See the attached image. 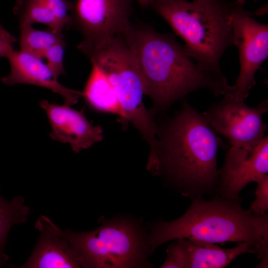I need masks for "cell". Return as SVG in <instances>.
Returning <instances> with one entry per match:
<instances>
[{
    "instance_id": "1",
    "label": "cell",
    "mask_w": 268,
    "mask_h": 268,
    "mask_svg": "<svg viewBox=\"0 0 268 268\" xmlns=\"http://www.w3.org/2000/svg\"><path fill=\"white\" fill-rule=\"evenodd\" d=\"M155 159L147 169L190 200L212 197L218 188L220 139L202 113L186 100L160 131Z\"/></svg>"
},
{
    "instance_id": "2",
    "label": "cell",
    "mask_w": 268,
    "mask_h": 268,
    "mask_svg": "<svg viewBox=\"0 0 268 268\" xmlns=\"http://www.w3.org/2000/svg\"><path fill=\"white\" fill-rule=\"evenodd\" d=\"M191 201L189 208L178 218L171 221L161 218L147 225L150 255L162 244L180 238L212 244L243 243L262 260L258 267L268 268V213L259 215L244 209L242 199L214 195L210 200L201 197Z\"/></svg>"
},
{
    "instance_id": "3",
    "label": "cell",
    "mask_w": 268,
    "mask_h": 268,
    "mask_svg": "<svg viewBox=\"0 0 268 268\" xmlns=\"http://www.w3.org/2000/svg\"><path fill=\"white\" fill-rule=\"evenodd\" d=\"M122 37L133 52L155 108L165 110L189 93L205 88L215 97L228 88L226 78L202 70L174 35L146 25L133 26Z\"/></svg>"
},
{
    "instance_id": "4",
    "label": "cell",
    "mask_w": 268,
    "mask_h": 268,
    "mask_svg": "<svg viewBox=\"0 0 268 268\" xmlns=\"http://www.w3.org/2000/svg\"><path fill=\"white\" fill-rule=\"evenodd\" d=\"M227 0H149L151 7L185 42L188 55L203 70L223 75L220 61L234 46Z\"/></svg>"
},
{
    "instance_id": "5",
    "label": "cell",
    "mask_w": 268,
    "mask_h": 268,
    "mask_svg": "<svg viewBox=\"0 0 268 268\" xmlns=\"http://www.w3.org/2000/svg\"><path fill=\"white\" fill-rule=\"evenodd\" d=\"M100 226L85 232L60 229L50 225L75 250L81 268H150L147 228L141 220L127 215L100 218Z\"/></svg>"
},
{
    "instance_id": "6",
    "label": "cell",
    "mask_w": 268,
    "mask_h": 268,
    "mask_svg": "<svg viewBox=\"0 0 268 268\" xmlns=\"http://www.w3.org/2000/svg\"><path fill=\"white\" fill-rule=\"evenodd\" d=\"M87 58L105 73L115 91L124 114V123H131L155 150L158 129L153 113L143 102L145 86L136 58L122 37L111 38Z\"/></svg>"
},
{
    "instance_id": "7",
    "label": "cell",
    "mask_w": 268,
    "mask_h": 268,
    "mask_svg": "<svg viewBox=\"0 0 268 268\" xmlns=\"http://www.w3.org/2000/svg\"><path fill=\"white\" fill-rule=\"evenodd\" d=\"M133 0H74L70 10L71 26L82 40L78 50L87 57L106 41L122 37L132 26Z\"/></svg>"
},
{
    "instance_id": "8",
    "label": "cell",
    "mask_w": 268,
    "mask_h": 268,
    "mask_svg": "<svg viewBox=\"0 0 268 268\" xmlns=\"http://www.w3.org/2000/svg\"><path fill=\"white\" fill-rule=\"evenodd\" d=\"M244 0L231 3L230 20L239 53V74L226 93L244 100L256 85L255 74L268 56V25L258 22L244 7Z\"/></svg>"
},
{
    "instance_id": "9",
    "label": "cell",
    "mask_w": 268,
    "mask_h": 268,
    "mask_svg": "<svg viewBox=\"0 0 268 268\" xmlns=\"http://www.w3.org/2000/svg\"><path fill=\"white\" fill-rule=\"evenodd\" d=\"M224 95L202 113L213 130L224 136L231 146L249 147L265 136L268 129L262 116L268 110V100L251 108L244 100L227 93Z\"/></svg>"
},
{
    "instance_id": "10",
    "label": "cell",
    "mask_w": 268,
    "mask_h": 268,
    "mask_svg": "<svg viewBox=\"0 0 268 268\" xmlns=\"http://www.w3.org/2000/svg\"><path fill=\"white\" fill-rule=\"evenodd\" d=\"M268 173V138L264 136L249 147L231 146L223 166L218 169V188L214 195L231 200L249 183Z\"/></svg>"
},
{
    "instance_id": "11",
    "label": "cell",
    "mask_w": 268,
    "mask_h": 268,
    "mask_svg": "<svg viewBox=\"0 0 268 268\" xmlns=\"http://www.w3.org/2000/svg\"><path fill=\"white\" fill-rule=\"evenodd\" d=\"M166 249V257L162 268H223L238 256L253 253L243 243L235 247L221 248L215 244L186 238L174 240Z\"/></svg>"
},
{
    "instance_id": "12",
    "label": "cell",
    "mask_w": 268,
    "mask_h": 268,
    "mask_svg": "<svg viewBox=\"0 0 268 268\" xmlns=\"http://www.w3.org/2000/svg\"><path fill=\"white\" fill-rule=\"evenodd\" d=\"M46 113L52 128L50 136L63 143H68L79 153L103 139V129L93 126L85 117L83 110L77 111L65 104L50 103L46 100L39 103Z\"/></svg>"
},
{
    "instance_id": "13",
    "label": "cell",
    "mask_w": 268,
    "mask_h": 268,
    "mask_svg": "<svg viewBox=\"0 0 268 268\" xmlns=\"http://www.w3.org/2000/svg\"><path fill=\"white\" fill-rule=\"evenodd\" d=\"M6 59L9 62L10 72L1 77L2 82L7 85L28 84L52 90L65 99L64 104L71 106L82 97V91L68 88L61 84L46 64L31 54L12 49Z\"/></svg>"
},
{
    "instance_id": "14",
    "label": "cell",
    "mask_w": 268,
    "mask_h": 268,
    "mask_svg": "<svg viewBox=\"0 0 268 268\" xmlns=\"http://www.w3.org/2000/svg\"><path fill=\"white\" fill-rule=\"evenodd\" d=\"M50 219L41 215L35 223L40 235L28 259L21 268H80L75 250L69 242L56 233Z\"/></svg>"
},
{
    "instance_id": "15",
    "label": "cell",
    "mask_w": 268,
    "mask_h": 268,
    "mask_svg": "<svg viewBox=\"0 0 268 268\" xmlns=\"http://www.w3.org/2000/svg\"><path fill=\"white\" fill-rule=\"evenodd\" d=\"M91 64L82 97L93 110L116 115L124 123V114L115 91L105 73L95 63Z\"/></svg>"
},
{
    "instance_id": "16",
    "label": "cell",
    "mask_w": 268,
    "mask_h": 268,
    "mask_svg": "<svg viewBox=\"0 0 268 268\" xmlns=\"http://www.w3.org/2000/svg\"><path fill=\"white\" fill-rule=\"evenodd\" d=\"M30 209L24 204L22 196H17L10 201L0 194V268L7 262L8 257L4 247L8 233L12 226L25 223Z\"/></svg>"
},
{
    "instance_id": "17",
    "label": "cell",
    "mask_w": 268,
    "mask_h": 268,
    "mask_svg": "<svg viewBox=\"0 0 268 268\" xmlns=\"http://www.w3.org/2000/svg\"><path fill=\"white\" fill-rule=\"evenodd\" d=\"M20 51L31 54L40 59L44 58L46 51L53 45L64 39L62 31L51 28L38 30L32 25L19 26Z\"/></svg>"
},
{
    "instance_id": "18",
    "label": "cell",
    "mask_w": 268,
    "mask_h": 268,
    "mask_svg": "<svg viewBox=\"0 0 268 268\" xmlns=\"http://www.w3.org/2000/svg\"><path fill=\"white\" fill-rule=\"evenodd\" d=\"M13 11L18 18L19 26L39 23L56 31L63 30L52 12L41 0H16Z\"/></svg>"
},
{
    "instance_id": "19",
    "label": "cell",
    "mask_w": 268,
    "mask_h": 268,
    "mask_svg": "<svg viewBox=\"0 0 268 268\" xmlns=\"http://www.w3.org/2000/svg\"><path fill=\"white\" fill-rule=\"evenodd\" d=\"M67 45L65 40L57 43L50 47L44 54L47 65L57 78L66 74L64 66V55Z\"/></svg>"
},
{
    "instance_id": "20",
    "label": "cell",
    "mask_w": 268,
    "mask_h": 268,
    "mask_svg": "<svg viewBox=\"0 0 268 268\" xmlns=\"http://www.w3.org/2000/svg\"><path fill=\"white\" fill-rule=\"evenodd\" d=\"M255 183V199L248 210L255 214L262 215L268 211V174L264 175Z\"/></svg>"
},
{
    "instance_id": "21",
    "label": "cell",
    "mask_w": 268,
    "mask_h": 268,
    "mask_svg": "<svg viewBox=\"0 0 268 268\" xmlns=\"http://www.w3.org/2000/svg\"><path fill=\"white\" fill-rule=\"evenodd\" d=\"M51 10L60 26L69 28L71 26L70 10L71 1L68 0H41Z\"/></svg>"
},
{
    "instance_id": "22",
    "label": "cell",
    "mask_w": 268,
    "mask_h": 268,
    "mask_svg": "<svg viewBox=\"0 0 268 268\" xmlns=\"http://www.w3.org/2000/svg\"><path fill=\"white\" fill-rule=\"evenodd\" d=\"M16 37L4 29L0 23V58H6L7 54L13 49Z\"/></svg>"
},
{
    "instance_id": "23",
    "label": "cell",
    "mask_w": 268,
    "mask_h": 268,
    "mask_svg": "<svg viewBox=\"0 0 268 268\" xmlns=\"http://www.w3.org/2000/svg\"><path fill=\"white\" fill-rule=\"evenodd\" d=\"M139 4L142 7H147L148 6L149 0H136Z\"/></svg>"
},
{
    "instance_id": "24",
    "label": "cell",
    "mask_w": 268,
    "mask_h": 268,
    "mask_svg": "<svg viewBox=\"0 0 268 268\" xmlns=\"http://www.w3.org/2000/svg\"><path fill=\"white\" fill-rule=\"evenodd\" d=\"M257 0H253L254 2H256Z\"/></svg>"
}]
</instances>
